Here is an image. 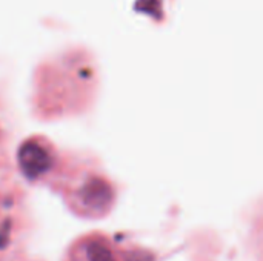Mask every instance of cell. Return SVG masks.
Listing matches in <instances>:
<instances>
[{
  "label": "cell",
  "instance_id": "cell-1",
  "mask_svg": "<svg viewBox=\"0 0 263 261\" xmlns=\"http://www.w3.org/2000/svg\"><path fill=\"white\" fill-rule=\"evenodd\" d=\"M17 158H18V166L22 172L25 174L26 178H31V180L46 174L52 168V163H54L49 151L35 140H29L23 143L18 149Z\"/></svg>",
  "mask_w": 263,
  "mask_h": 261
},
{
  "label": "cell",
  "instance_id": "cell-5",
  "mask_svg": "<svg viewBox=\"0 0 263 261\" xmlns=\"http://www.w3.org/2000/svg\"><path fill=\"white\" fill-rule=\"evenodd\" d=\"M149 2V5L148 6H139L137 9H140V11H146V12H149V14H154L156 11H159L160 9V0H148Z\"/></svg>",
  "mask_w": 263,
  "mask_h": 261
},
{
  "label": "cell",
  "instance_id": "cell-4",
  "mask_svg": "<svg viewBox=\"0 0 263 261\" xmlns=\"http://www.w3.org/2000/svg\"><path fill=\"white\" fill-rule=\"evenodd\" d=\"M126 261H154V258L145 251H134L126 255Z\"/></svg>",
  "mask_w": 263,
  "mask_h": 261
},
{
  "label": "cell",
  "instance_id": "cell-3",
  "mask_svg": "<svg viewBox=\"0 0 263 261\" xmlns=\"http://www.w3.org/2000/svg\"><path fill=\"white\" fill-rule=\"evenodd\" d=\"M88 261H116L109 246L102 240H91L86 246Z\"/></svg>",
  "mask_w": 263,
  "mask_h": 261
},
{
  "label": "cell",
  "instance_id": "cell-2",
  "mask_svg": "<svg viewBox=\"0 0 263 261\" xmlns=\"http://www.w3.org/2000/svg\"><path fill=\"white\" fill-rule=\"evenodd\" d=\"M80 200L88 209L102 212L112 202V189L106 182L100 178H91L80 189Z\"/></svg>",
  "mask_w": 263,
  "mask_h": 261
}]
</instances>
